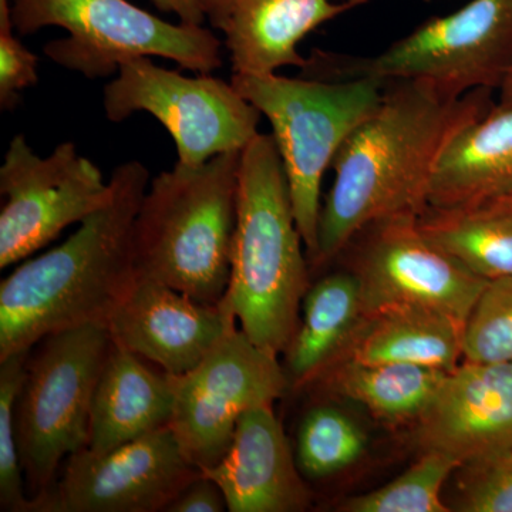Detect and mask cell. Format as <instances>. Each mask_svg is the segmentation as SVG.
Here are the masks:
<instances>
[{"label": "cell", "instance_id": "ffe728a7", "mask_svg": "<svg viewBox=\"0 0 512 512\" xmlns=\"http://www.w3.org/2000/svg\"><path fill=\"white\" fill-rule=\"evenodd\" d=\"M463 330L464 323L434 309L383 306L362 316L336 360L406 363L450 372L463 359Z\"/></svg>", "mask_w": 512, "mask_h": 512}, {"label": "cell", "instance_id": "8992f818", "mask_svg": "<svg viewBox=\"0 0 512 512\" xmlns=\"http://www.w3.org/2000/svg\"><path fill=\"white\" fill-rule=\"evenodd\" d=\"M303 77L420 80L450 97L501 89L512 72V0H471L431 18L375 56L315 50Z\"/></svg>", "mask_w": 512, "mask_h": 512}, {"label": "cell", "instance_id": "f1b7e54d", "mask_svg": "<svg viewBox=\"0 0 512 512\" xmlns=\"http://www.w3.org/2000/svg\"><path fill=\"white\" fill-rule=\"evenodd\" d=\"M12 6L0 8V107L13 110L22 90L35 86L37 63L35 53L13 35Z\"/></svg>", "mask_w": 512, "mask_h": 512}, {"label": "cell", "instance_id": "3957f363", "mask_svg": "<svg viewBox=\"0 0 512 512\" xmlns=\"http://www.w3.org/2000/svg\"><path fill=\"white\" fill-rule=\"evenodd\" d=\"M305 254L275 138L259 133L241 154L231 276L220 305L278 356L295 335L309 288Z\"/></svg>", "mask_w": 512, "mask_h": 512}, {"label": "cell", "instance_id": "ac0fdd59", "mask_svg": "<svg viewBox=\"0 0 512 512\" xmlns=\"http://www.w3.org/2000/svg\"><path fill=\"white\" fill-rule=\"evenodd\" d=\"M174 403L173 375L154 372L143 357L113 342L94 390L87 447L106 453L170 426Z\"/></svg>", "mask_w": 512, "mask_h": 512}, {"label": "cell", "instance_id": "e575fe53", "mask_svg": "<svg viewBox=\"0 0 512 512\" xmlns=\"http://www.w3.org/2000/svg\"><path fill=\"white\" fill-rule=\"evenodd\" d=\"M424 2L430 3L433 2V0H424Z\"/></svg>", "mask_w": 512, "mask_h": 512}, {"label": "cell", "instance_id": "484cf974", "mask_svg": "<svg viewBox=\"0 0 512 512\" xmlns=\"http://www.w3.org/2000/svg\"><path fill=\"white\" fill-rule=\"evenodd\" d=\"M32 350L0 360V510L29 512L26 481L16 441V406Z\"/></svg>", "mask_w": 512, "mask_h": 512}, {"label": "cell", "instance_id": "7c38bea8", "mask_svg": "<svg viewBox=\"0 0 512 512\" xmlns=\"http://www.w3.org/2000/svg\"><path fill=\"white\" fill-rule=\"evenodd\" d=\"M419 218L400 214L372 222L343 249L359 282L363 315L383 306L417 305L466 323L488 281L431 244Z\"/></svg>", "mask_w": 512, "mask_h": 512}, {"label": "cell", "instance_id": "6da1fadb", "mask_svg": "<svg viewBox=\"0 0 512 512\" xmlns=\"http://www.w3.org/2000/svg\"><path fill=\"white\" fill-rule=\"evenodd\" d=\"M493 92L450 97L420 80L384 83L382 103L346 138L330 167L335 177L320 210L312 264L338 258L372 222L423 214L444 148L493 109Z\"/></svg>", "mask_w": 512, "mask_h": 512}, {"label": "cell", "instance_id": "603a6c76", "mask_svg": "<svg viewBox=\"0 0 512 512\" xmlns=\"http://www.w3.org/2000/svg\"><path fill=\"white\" fill-rule=\"evenodd\" d=\"M419 224L431 244L484 279L512 278V210L481 207L473 210L427 208Z\"/></svg>", "mask_w": 512, "mask_h": 512}, {"label": "cell", "instance_id": "ba28073f", "mask_svg": "<svg viewBox=\"0 0 512 512\" xmlns=\"http://www.w3.org/2000/svg\"><path fill=\"white\" fill-rule=\"evenodd\" d=\"M13 28L32 35L47 26L69 32L45 46L53 62L89 79L119 72L121 63L158 56L208 74L222 64L221 42L204 26L173 25L128 0H13Z\"/></svg>", "mask_w": 512, "mask_h": 512}, {"label": "cell", "instance_id": "30bf717a", "mask_svg": "<svg viewBox=\"0 0 512 512\" xmlns=\"http://www.w3.org/2000/svg\"><path fill=\"white\" fill-rule=\"evenodd\" d=\"M278 357L237 328L191 372L173 375L170 427L195 467L207 470L225 456L242 414L284 396L291 382Z\"/></svg>", "mask_w": 512, "mask_h": 512}, {"label": "cell", "instance_id": "83f0119b", "mask_svg": "<svg viewBox=\"0 0 512 512\" xmlns=\"http://www.w3.org/2000/svg\"><path fill=\"white\" fill-rule=\"evenodd\" d=\"M461 468L457 511L512 512V450L487 463Z\"/></svg>", "mask_w": 512, "mask_h": 512}, {"label": "cell", "instance_id": "5b68a950", "mask_svg": "<svg viewBox=\"0 0 512 512\" xmlns=\"http://www.w3.org/2000/svg\"><path fill=\"white\" fill-rule=\"evenodd\" d=\"M231 83L271 123L296 224L312 262L318 254L323 175L346 138L382 103L384 83L293 79L276 72L234 73Z\"/></svg>", "mask_w": 512, "mask_h": 512}, {"label": "cell", "instance_id": "836d02e7", "mask_svg": "<svg viewBox=\"0 0 512 512\" xmlns=\"http://www.w3.org/2000/svg\"><path fill=\"white\" fill-rule=\"evenodd\" d=\"M485 207L510 208L512 210V195L511 197L503 198V200L495 201L493 204L485 205Z\"/></svg>", "mask_w": 512, "mask_h": 512}, {"label": "cell", "instance_id": "1f68e13d", "mask_svg": "<svg viewBox=\"0 0 512 512\" xmlns=\"http://www.w3.org/2000/svg\"><path fill=\"white\" fill-rule=\"evenodd\" d=\"M200 3L212 28L225 32L239 0H200Z\"/></svg>", "mask_w": 512, "mask_h": 512}, {"label": "cell", "instance_id": "7a4b0ae2", "mask_svg": "<svg viewBox=\"0 0 512 512\" xmlns=\"http://www.w3.org/2000/svg\"><path fill=\"white\" fill-rule=\"evenodd\" d=\"M150 181L146 165L113 171L111 197L59 247L30 258L0 284V360L60 330L107 325L133 282L134 222Z\"/></svg>", "mask_w": 512, "mask_h": 512}, {"label": "cell", "instance_id": "4316f807", "mask_svg": "<svg viewBox=\"0 0 512 512\" xmlns=\"http://www.w3.org/2000/svg\"><path fill=\"white\" fill-rule=\"evenodd\" d=\"M463 360L512 362V278L485 285L464 323Z\"/></svg>", "mask_w": 512, "mask_h": 512}, {"label": "cell", "instance_id": "d6986e66", "mask_svg": "<svg viewBox=\"0 0 512 512\" xmlns=\"http://www.w3.org/2000/svg\"><path fill=\"white\" fill-rule=\"evenodd\" d=\"M366 0L335 5L332 0H239L225 30L234 73H275L303 69L299 43L323 23Z\"/></svg>", "mask_w": 512, "mask_h": 512}, {"label": "cell", "instance_id": "8fae6325", "mask_svg": "<svg viewBox=\"0 0 512 512\" xmlns=\"http://www.w3.org/2000/svg\"><path fill=\"white\" fill-rule=\"evenodd\" d=\"M0 268L46 247L107 204L111 185L72 141L39 157L25 136L10 141L0 167Z\"/></svg>", "mask_w": 512, "mask_h": 512}, {"label": "cell", "instance_id": "5bb4252c", "mask_svg": "<svg viewBox=\"0 0 512 512\" xmlns=\"http://www.w3.org/2000/svg\"><path fill=\"white\" fill-rule=\"evenodd\" d=\"M237 325L221 305L137 275L106 326L116 345L180 376L200 365Z\"/></svg>", "mask_w": 512, "mask_h": 512}, {"label": "cell", "instance_id": "d4e9b609", "mask_svg": "<svg viewBox=\"0 0 512 512\" xmlns=\"http://www.w3.org/2000/svg\"><path fill=\"white\" fill-rule=\"evenodd\" d=\"M456 458L441 451H423L412 467L389 484L356 495L340 505L345 512H448L443 488L451 474L460 470Z\"/></svg>", "mask_w": 512, "mask_h": 512}, {"label": "cell", "instance_id": "52a82bcc", "mask_svg": "<svg viewBox=\"0 0 512 512\" xmlns=\"http://www.w3.org/2000/svg\"><path fill=\"white\" fill-rule=\"evenodd\" d=\"M39 345L30 352L16 406V441L30 500L55 484L67 457L89 446L94 390L113 339L106 325L93 323L52 333Z\"/></svg>", "mask_w": 512, "mask_h": 512}, {"label": "cell", "instance_id": "4fadbf2b", "mask_svg": "<svg viewBox=\"0 0 512 512\" xmlns=\"http://www.w3.org/2000/svg\"><path fill=\"white\" fill-rule=\"evenodd\" d=\"M62 477L29 512H165L201 476L170 426L106 451L89 447L67 457Z\"/></svg>", "mask_w": 512, "mask_h": 512}, {"label": "cell", "instance_id": "d6a6232c", "mask_svg": "<svg viewBox=\"0 0 512 512\" xmlns=\"http://www.w3.org/2000/svg\"><path fill=\"white\" fill-rule=\"evenodd\" d=\"M498 103H512V72L507 77L500 89V101Z\"/></svg>", "mask_w": 512, "mask_h": 512}, {"label": "cell", "instance_id": "f546056e", "mask_svg": "<svg viewBox=\"0 0 512 512\" xmlns=\"http://www.w3.org/2000/svg\"><path fill=\"white\" fill-rule=\"evenodd\" d=\"M224 511H228V505L220 485L204 473L192 480L165 510V512Z\"/></svg>", "mask_w": 512, "mask_h": 512}, {"label": "cell", "instance_id": "cb8c5ba5", "mask_svg": "<svg viewBox=\"0 0 512 512\" xmlns=\"http://www.w3.org/2000/svg\"><path fill=\"white\" fill-rule=\"evenodd\" d=\"M366 441L365 430L345 410L319 403L299 424L296 463L309 480L335 476L357 463L365 453Z\"/></svg>", "mask_w": 512, "mask_h": 512}, {"label": "cell", "instance_id": "4dcf8cb0", "mask_svg": "<svg viewBox=\"0 0 512 512\" xmlns=\"http://www.w3.org/2000/svg\"><path fill=\"white\" fill-rule=\"evenodd\" d=\"M151 2L161 12L175 13L184 25L202 26L207 19L200 0H151Z\"/></svg>", "mask_w": 512, "mask_h": 512}, {"label": "cell", "instance_id": "2e32d148", "mask_svg": "<svg viewBox=\"0 0 512 512\" xmlns=\"http://www.w3.org/2000/svg\"><path fill=\"white\" fill-rule=\"evenodd\" d=\"M202 473L220 485L229 512H301L311 507V490L272 404L242 414L225 456Z\"/></svg>", "mask_w": 512, "mask_h": 512}, {"label": "cell", "instance_id": "277c9868", "mask_svg": "<svg viewBox=\"0 0 512 512\" xmlns=\"http://www.w3.org/2000/svg\"><path fill=\"white\" fill-rule=\"evenodd\" d=\"M242 151L158 174L134 222L137 275L220 305L231 276Z\"/></svg>", "mask_w": 512, "mask_h": 512}, {"label": "cell", "instance_id": "7402d4cb", "mask_svg": "<svg viewBox=\"0 0 512 512\" xmlns=\"http://www.w3.org/2000/svg\"><path fill=\"white\" fill-rule=\"evenodd\" d=\"M447 373L406 363L336 360L309 386L318 384L332 396L362 404L377 419L404 423L419 419Z\"/></svg>", "mask_w": 512, "mask_h": 512}, {"label": "cell", "instance_id": "e0dca14e", "mask_svg": "<svg viewBox=\"0 0 512 512\" xmlns=\"http://www.w3.org/2000/svg\"><path fill=\"white\" fill-rule=\"evenodd\" d=\"M512 195V103H497L451 138L431 178L429 208L473 210Z\"/></svg>", "mask_w": 512, "mask_h": 512}, {"label": "cell", "instance_id": "9c48e42d", "mask_svg": "<svg viewBox=\"0 0 512 512\" xmlns=\"http://www.w3.org/2000/svg\"><path fill=\"white\" fill-rule=\"evenodd\" d=\"M117 73L104 87L107 119L120 123L137 111L150 113L173 137L178 164L195 167L242 151L259 134L261 111L210 73L187 77L147 56L121 63Z\"/></svg>", "mask_w": 512, "mask_h": 512}, {"label": "cell", "instance_id": "9a60e30c", "mask_svg": "<svg viewBox=\"0 0 512 512\" xmlns=\"http://www.w3.org/2000/svg\"><path fill=\"white\" fill-rule=\"evenodd\" d=\"M416 421L421 448L448 454L461 467L510 453L512 362L463 360Z\"/></svg>", "mask_w": 512, "mask_h": 512}, {"label": "cell", "instance_id": "44dd1931", "mask_svg": "<svg viewBox=\"0 0 512 512\" xmlns=\"http://www.w3.org/2000/svg\"><path fill=\"white\" fill-rule=\"evenodd\" d=\"M362 316L359 282L352 272L328 275L309 286L298 328L284 352L292 386H309L332 365Z\"/></svg>", "mask_w": 512, "mask_h": 512}]
</instances>
